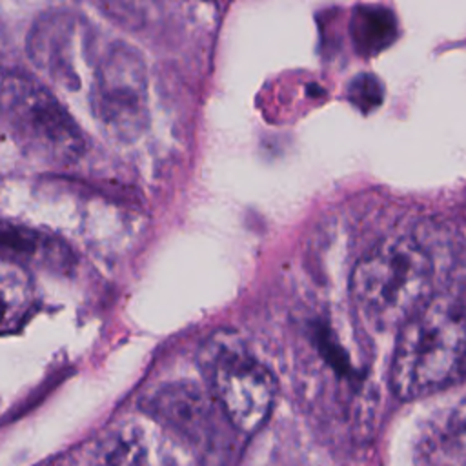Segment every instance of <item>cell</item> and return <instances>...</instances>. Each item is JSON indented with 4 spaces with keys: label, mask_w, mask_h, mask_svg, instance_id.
<instances>
[{
    "label": "cell",
    "mask_w": 466,
    "mask_h": 466,
    "mask_svg": "<svg viewBox=\"0 0 466 466\" xmlns=\"http://www.w3.org/2000/svg\"><path fill=\"white\" fill-rule=\"evenodd\" d=\"M466 364V309L451 295H431L400 328L390 384L400 400L433 395L455 382Z\"/></svg>",
    "instance_id": "obj_1"
},
{
    "label": "cell",
    "mask_w": 466,
    "mask_h": 466,
    "mask_svg": "<svg viewBox=\"0 0 466 466\" xmlns=\"http://www.w3.org/2000/svg\"><path fill=\"white\" fill-rule=\"evenodd\" d=\"M431 258L411 237L379 240L355 264L350 293L375 328H400L431 297Z\"/></svg>",
    "instance_id": "obj_2"
},
{
    "label": "cell",
    "mask_w": 466,
    "mask_h": 466,
    "mask_svg": "<svg viewBox=\"0 0 466 466\" xmlns=\"http://www.w3.org/2000/svg\"><path fill=\"white\" fill-rule=\"evenodd\" d=\"M0 113L18 142L46 162L69 164L86 149L78 124L58 98L31 76L9 73L0 80Z\"/></svg>",
    "instance_id": "obj_3"
},
{
    "label": "cell",
    "mask_w": 466,
    "mask_h": 466,
    "mask_svg": "<svg viewBox=\"0 0 466 466\" xmlns=\"http://www.w3.org/2000/svg\"><path fill=\"white\" fill-rule=\"evenodd\" d=\"M98 127L116 142H135L149 124L147 69L142 55L124 44H111L98 60L89 93Z\"/></svg>",
    "instance_id": "obj_4"
},
{
    "label": "cell",
    "mask_w": 466,
    "mask_h": 466,
    "mask_svg": "<svg viewBox=\"0 0 466 466\" xmlns=\"http://www.w3.org/2000/svg\"><path fill=\"white\" fill-rule=\"evenodd\" d=\"M213 400L238 433H255L269 417L277 382L271 371L244 351L220 346L209 357Z\"/></svg>",
    "instance_id": "obj_5"
},
{
    "label": "cell",
    "mask_w": 466,
    "mask_h": 466,
    "mask_svg": "<svg viewBox=\"0 0 466 466\" xmlns=\"http://www.w3.org/2000/svg\"><path fill=\"white\" fill-rule=\"evenodd\" d=\"M80 29L71 13H47L27 36V53L35 66L55 84L66 89H78Z\"/></svg>",
    "instance_id": "obj_6"
},
{
    "label": "cell",
    "mask_w": 466,
    "mask_h": 466,
    "mask_svg": "<svg viewBox=\"0 0 466 466\" xmlns=\"http://www.w3.org/2000/svg\"><path fill=\"white\" fill-rule=\"evenodd\" d=\"M149 411L166 426L197 446H208L217 439V417L222 411L191 384H169L149 400Z\"/></svg>",
    "instance_id": "obj_7"
},
{
    "label": "cell",
    "mask_w": 466,
    "mask_h": 466,
    "mask_svg": "<svg viewBox=\"0 0 466 466\" xmlns=\"http://www.w3.org/2000/svg\"><path fill=\"white\" fill-rule=\"evenodd\" d=\"M35 306V291L27 273L0 260V335L16 329Z\"/></svg>",
    "instance_id": "obj_8"
},
{
    "label": "cell",
    "mask_w": 466,
    "mask_h": 466,
    "mask_svg": "<svg viewBox=\"0 0 466 466\" xmlns=\"http://www.w3.org/2000/svg\"><path fill=\"white\" fill-rule=\"evenodd\" d=\"M0 260L20 268L25 262H56L58 248L36 231L0 222Z\"/></svg>",
    "instance_id": "obj_9"
},
{
    "label": "cell",
    "mask_w": 466,
    "mask_h": 466,
    "mask_svg": "<svg viewBox=\"0 0 466 466\" xmlns=\"http://www.w3.org/2000/svg\"><path fill=\"white\" fill-rule=\"evenodd\" d=\"M428 466H466V410L451 413L426 439Z\"/></svg>",
    "instance_id": "obj_10"
},
{
    "label": "cell",
    "mask_w": 466,
    "mask_h": 466,
    "mask_svg": "<svg viewBox=\"0 0 466 466\" xmlns=\"http://www.w3.org/2000/svg\"><path fill=\"white\" fill-rule=\"evenodd\" d=\"M351 35L362 53L373 55L393 42L397 35V24L388 9L364 5L359 7L353 15Z\"/></svg>",
    "instance_id": "obj_11"
},
{
    "label": "cell",
    "mask_w": 466,
    "mask_h": 466,
    "mask_svg": "<svg viewBox=\"0 0 466 466\" xmlns=\"http://www.w3.org/2000/svg\"><path fill=\"white\" fill-rule=\"evenodd\" d=\"M106 466H153L151 448L146 433L138 426H126L118 430L107 450Z\"/></svg>",
    "instance_id": "obj_12"
},
{
    "label": "cell",
    "mask_w": 466,
    "mask_h": 466,
    "mask_svg": "<svg viewBox=\"0 0 466 466\" xmlns=\"http://www.w3.org/2000/svg\"><path fill=\"white\" fill-rule=\"evenodd\" d=\"M350 96L353 104H357L362 109H370L377 104H380L382 89L380 84L373 76H359L353 80L350 87Z\"/></svg>",
    "instance_id": "obj_13"
}]
</instances>
